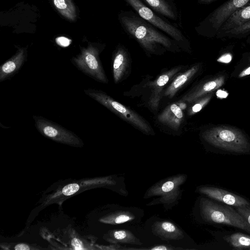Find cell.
Here are the masks:
<instances>
[{
  "label": "cell",
  "mask_w": 250,
  "mask_h": 250,
  "mask_svg": "<svg viewBox=\"0 0 250 250\" xmlns=\"http://www.w3.org/2000/svg\"><path fill=\"white\" fill-rule=\"evenodd\" d=\"M119 21L124 31L150 53L175 50L178 42L132 11L122 10Z\"/></svg>",
  "instance_id": "cell-1"
},
{
  "label": "cell",
  "mask_w": 250,
  "mask_h": 250,
  "mask_svg": "<svg viewBox=\"0 0 250 250\" xmlns=\"http://www.w3.org/2000/svg\"><path fill=\"white\" fill-rule=\"evenodd\" d=\"M187 175L179 174L161 180L151 186L146 192L143 198L154 197L146 204L151 206L161 204L168 210L177 205L181 199L183 189L181 186L187 179Z\"/></svg>",
  "instance_id": "cell-2"
},
{
  "label": "cell",
  "mask_w": 250,
  "mask_h": 250,
  "mask_svg": "<svg viewBox=\"0 0 250 250\" xmlns=\"http://www.w3.org/2000/svg\"><path fill=\"white\" fill-rule=\"evenodd\" d=\"M199 207L201 216L204 221L211 224H225L250 232L249 223L237 211L229 205H220L202 198Z\"/></svg>",
  "instance_id": "cell-3"
},
{
  "label": "cell",
  "mask_w": 250,
  "mask_h": 250,
  "mask_svg": "<svg viewBox=\"0 0 250 250\" xmlns=\"http://www.w3.org/2000/svg\"><path fill=\"white\" fill-rule=\"evenodd\" d=\"M202 137L212 146L226 150L246 153L250 149V144L246 136L233 127L215 126L204 132Z\"/></svg>",
  "instance_id": "cell-4"
},
{
  "label": "cell",
  "mask_w": 250,
  "mask_h": 250,
  "mask_svg": "<svg viewBox=\"0 0 250 250\" xmlns=\"http://www.w3.org/2000/svg\"><path fill=\"white\" fill-rule=\"evenodd\" d=\"M250 2V0H228L209 13L195 27L200 35L208 38L216 36L222 25L234 12Z\"/></svg>",
  "instance_id": "cell-5"
},
{
  "label": "cell",
  "mask_w": 250,
  "mask_h": 250,
  "mask_svg": "<svg viewBox=\"0 0 250 250\" xmlns=\"http://www.w3.org/2000/svg\"><path fill=\"white\" fill-rule=\"evenodd\" d=\"M84 93L95 101L104 105L124 120L146 133H150L151 128L146 122L135 112L116 101L104 91L89 88Z\"/></svg>",
  "instance_id": "cell-6"
},
{
  "label": "cell",
  "mask_w": 250,
  "mask_h": 250,
  "mask_svg": "<svg viewBox=\"0 0 250 250\" xmlns=\"http://www.w3.org/2000/svg\"><path fill=\"white\" fill-rule=\"evenodd\" d=\"M141 18L166 33L176 41L178 44L187 46L189 42L183 32L177 26L164 20L147 7L141 0H123Z\"/></svg>",
  "instance_id": "cell-7"
},
{
  "label": "cell",
  "mask_w": 250,
  "mask_h": 250,
  "mask_svg": "<svg viewBox=\"0 0 250 250\" xmlns=\"http://www.w3.org/2000/svg\"><path fill=\"white\" fill-rule=\"evenodd\" d=\"M100 50L93 45L82 48L80 54L73 57L71 62L79 70L100 83H107L108 79L99 58Z\"/></svg>",
  "instance_id": "cell-8"
},
{
  "label": "cell",
  "mask_w": 250,
  "mask_h": 250,
  "mask_svg": "<svg viewBox=\"0 0 250 250\" xmlns=\"http://www.w3.org/2000/svg\"><path fill=\"white\" fill-rule=\"evenodd\" d=\"M33 119L36 128L44 137L74 147L83 146V140L78 135L59 124L41 116L34 115Z\"/></svg>",
  "instance_id": "cell-9"
},
{
  "label": "cell",
  "mask_w": 250,
  "mask_h": 250,
  "mask_svg": "<svg viewBox=\"0 0 250 250\" xmlns=\"http://www.w3.org/2000/svg\"><path fill=\"white\" fill-rule=\"evenodd\" d=\"M197 192L204 194L214 200L229 206L238 207L250 206L246 199L227 190L212 187L200 186L197 188Z\"/></svg>",
  "instance_id": "cell-10"
},
{
  "label": "cell",
  "mask_w": 250,
  "mask_h": 250,
  "mask_svg": "<svg viewBox=\"0 0 250 250\" xmlns=\"http://www.w3.org/2000/svg\"><path fill=\"white\" fill-rule=\"evenodd\" d=\"M27 58L25 48H19L17 52L0 66V82L9 80L17 74Z\"/></svg>",
  "instance_id": "cell-11"
},
{
  "label": "cell",
  "mask_w": 250,
  "mask_h": 250,
  "mask_svg": "<svg viewBox=\"0 0 250 250\" xmlns=\"http://www.w3.org/2000/svg\"><path fill=\"white\" fill-rule=\"evenodd\" d=\"M151 230L155 235L163 240H177L184 237V231L174 223L167 220L154 222Z\"/></svg>",
  "instance_id": "cell-12"
},
{
  "label": "cell",
  "mask_w": 250,
  "mask_h": 250,
  "mask_svg": "<svg viewBox=\"0 0 250 250\" xmlns=\"http://www.w3.org/2000/svg\"><path fill=\"white\" fill-rule=\"evenodd\" d=\"M250 21V2L232 14L219 29L216 37L222 38L227 32Z\"/></svg>",
  "instance_id": "cell-13"
},
{
  "label": "cell",
  "mask_w": 250,
  "mask_h": 250,
  "mask_svg": "<svg viewBox=\"0 0 250 250\" xmlns=\"http://www.w3.org/2000/svg\"><path fill=\"white\" fill-rule=\"evenodd\" d=\"M130 208L120 207L119 209L108 213L100 219V221L111 225H119L135 221L138 219L137 213Z\"/></svg>",
  "instance_id": "cell-14"
},
{
  "label": "cell",
  "mask_w": 250,
  "mask_h": 250,
  "mask_svg": "<svg viewBox=\"0 0 250 250\" xmlns=\"http://www.w3.org/2000/svg\"><path fill=\"white\" fill-rule=\"evenodd\" d=\"M184 118L180 106L173 104L167 106L158 116V121L174 130L180 127Z\"/></svg>",
  "instance_id": "cell-15"
},
{
  "label": "cell",
  "mask_w": 250,
  "mask_h": 250,
  "mask_svg": "<svg viewBox=\"0 0 250 250\" xmlns=\"http://www.w3.org/2000/svg\"><path fill=\"white\" fill-rule=\"evenodd\" d=\"M180 69L181 67L173 68L161 75L155 82L150 84L153 88L148 104L153 110H156L158 108L163 88L167 83L169 79Z\"/></svg>",
  "instance_id": "cell-16"
},
{
  "label": "cell",
  "mask_w": 250,
  "mask_h": 250,
  "mask_svg": "<svg viewBox=\"0 0 250 250\" xmlns=\"http://www.w3.org/2000/svg\"><path fill=\"white\" fill-rule=\"evenodd\" d=\"M154 11L172 20L177 21L178 13L173 0H144Z\"/></svg>",
  "instance_id": "cell-17"
},
{
  "label": "cell",
  "mask_w": 250,
  "mask_h": 250,
  "mask_svg": "<svg viewBox=\"0 0 250 250\" xmlns=\"http://www.w3.org/2000/svg\"><path fill=\"white\" fill-rule=\"evenodd\" d=\"M104 239L114 244H128L142 245V243L131 231L127 229H114L109 231Z\"/></svg>",
  "instance_id": "cell-18"
},
{
  "label": "cell",
  "mask_w": 250,
  "mask_h": 250,
  "mask_svg": "<svg viewBox=\"0 0 250 250\" xmlns=\"http://www.w3.org/2000/svg\"><path fill=\"white\" fill-rule=\"evenodd\" d=\"M225 81L224 76L218 77L206 83L193 92L185 96L183 98V100L188 103L193 102L201 96L220 87L225 83Z\"/></svg>",
  "instance_id": "cell-19"
},
{
  "label": "cell",
  "mask_w": 250,
  "mask_h": 250,
  "mask_svg": "<svg viewBox=\"0 0 250 250\" xmlns=\"http://www.w3.org/2000/svg\"><path fill=\"white\" fill-rule=\"evenodd\" d=\"M127 52L123 46H119L115 51L113 62V74L115 83L123 77L128 62Z\"/></svg>",
  "instance_id": "cell-20"
},
{
  "label": "cell",
  "mask_w": 250,
  "mask_h": 250,
  "mask_svg": "<svg viewBox=\"0 0 250 250\" xmlns=\"http://www.w3.org/2000/svg\"><path fill=\"white\" fill-rule=\"evenodd\" d=\"M198 69L199 65H195L179 75L166 89L164 96L172 98L178 90L197 72Z\"/></svg>",
  "instance_id": "cell-21"
},
{
  "label": "cell",
  "mask_w": 250,
  "mask_h": 250,
  "mask_svg": "<svg viewBox=\"0 0 250 250\" xmlns=\"http://www.w3.org/2000/svg\"><path fill=\"white\" fill-rule=\"evenodd\" d=\"M224 239L236 250H250V236L237 232L225 237Z\"/></svg>",
  "instance_id": "cell-22"
},
{
  "label": "cell",
  "mask_w": 250,
  "mask_h": 250,
  "mask_svg": "<svg viewBox=\"0 0 250 250\" xmlns=\"http://www.w3.org/2000/svg\"><path fill=\"white\" fill-rule=\"evenodd\" d=\"M53 0L57 9L63 16L71 21L75 20V7L71 0Z\"/></svg>",
  "instance_id": "cell-23"
},
{
  "label": "cell",
  "mask_w": 250,
  "mask_h": 250,
  "mask_svg": "<svg viewBox=\"0 0 250 250\" xmlns=\"http://www.w3.org/2000/svg\"><path fill=\"white\" fill-rule=\"evenodd\" d=\"M250 34V21L238 28L230 30L225 34L222 37H243Z\"/></svg>",
  "instance_id": "cell-24"
},
{
  "label": "cell",
  "mask_w": 250,
  "mask_h": 250,
  "mask_svg": "<svg viewBox=\"0 0 250 250\" xmlns=\"http://www.w3.org/2000/svg\"><path fill=\"white\" fill-rule=\"evenodd\" d=\"M212 95L211 94L207 95L194 104L189 110V115H192L200 111L209 102Z\"/></svg>",
  "instance_id": "cell-25"
},
{
  "label": "cell",
  "mask_w": 250,
  "mask_h": 250,
  "mask_svg": "<svg viewBox=\"0 0 250 250\" xmlns=\"http://www.w3.org/2000/svg\"><path fill=\"white\" fill-rule=\"evenodd\" d=\"M236 208L237 211L250 225V206H240Z\"/></svg>",
  "instance_id": "cell-26"
},
{
  "label": "cell",
  "mask_w": 250,
  "mask_h": 250,
  "mask_svg": "<svg viewBox=\"0 0 250 250\" xmlns=\"http://www.w3.org/2000/svg\"><path fill=\"white\" fill-rule=\"evenodd\" d=\"M151 250H183L181 248H175L171 245H160L154 246L151 248L147 249Z\"/></svg>",
  "instance_id": "cell-27"
},
{
  "label": "cell",
  "mask_w": 250,
  "mask_h": 250,
  "mask_svg": "<svg viewBox=\"0 0 250 250\" xmlns=\"http://www.w3.org/2000/svg\"><path fill=\"white\" fill-rule=\"evenodd\" d=\"M72 247L75 250H85V248L83 247V242L81 240L77 238H74L72 239L71 242Z\"/></svg>",
  "instance_id": "cell-28"
},
{
  "label": "cell",
  "mask_w": 250,
  "mask_h": 250,
  "mask_svg": "<svg viewBox=\"0 0 250 250\" xmlns=\"http://www.w3.org/2000/svg\"><path fill=\"white\" fill-rule=\"evenodd\" d=\"M56 42L58 45L62 47H67L71 42V40L64 37H60L56 38Z\"/></svg>",
  "instance_id": "cell-29"
},
{
  "label": "cell",
  "mask_w": 250,
  "mask_h": 250,
  "mask_svg": "<svg viewBox=\"0 0 250 250\" xmlns=\"http://www.w3.org/2000/svg\"><path fill=\"white\" fill-rule=\"evenodd\" d=\"M232 56L230 54H225L220 57L218 59L219 62L223 63H229L231 60Z\"/></svg>",
  "instance_id": "cell-30"
},
{
  "label": "cell",
  "mask_w": 250,
  "mask_h": 250,
  "mask_svg": "<svg viewBox=\"0 0 250 250\" xmlns=\"http://www.w3.org/2000/svg\"><path fill=\"white\" fill-rule=\"evenodd\" d=\"M31 249L29 245L22 243L18 244L14 247L15 250H29Z\"/></svg>",
  "instance_id": "cell-31"
},
{
  "label": "cell",
  "mask_w": 250,
  "mask_h": 250,
  "mask_svg": "<svg viewBox=\"0 0 250 250\" xmlns=\"http://www.w3.org/2000/svg\"><path fill=\"white\" fill-rule=\"evenodd\" d=\"M250 74V66L243 70L238 75L239 78H242Z\"/></svg>",
  "instance_id": "cell-32"
},
{
  "label": "cell",
  "mask_w": 250,
  "mask_h": 250,
  "mask_svg": "<svg viewBox=\"0 0 250 250\" xmlns=\"http://www.w3.org/2000/svg\"><path fill=\"white\" fill-rule=\"evenodd\" d=\"M217 0H198V3L200 4H208Z\"/></svg>",
  "instance_id": "cell-33"
}]
</instances>
